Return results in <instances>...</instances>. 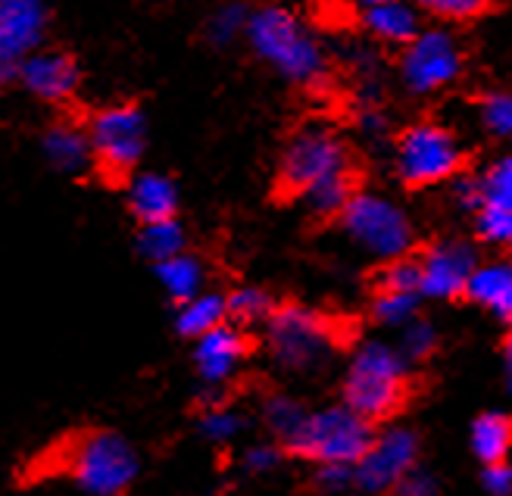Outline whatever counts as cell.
Instances as JSON below:
<instances>
[{"mask_svg": "<svg viewBox=\"0 0 512 496\" xmlns=\"http://www.w3.org/2000/svg\"><path fill=\"white\" fill-rule=\"evenodd\" d=\"M244 41L256 54V60L266 63L288 85L313 91L328 82L331 66L325 57V47L288 7L281 4L253 7Z\"/></svg>", "mask_w": 512, "mask_h": 496, "instance_id": "obj_1", "label": "cell"}, {"mask_svg": "<svg viewBox=\"0 0 512 496\" xmlns=\"http://www.w3.org/2000/svg\"><path fill=\"white\" fill-rule=\"evenodd\" d=\"M54 475L82 496H125L141 478V453L122 431L85 428L63 443Z\"/></svg>", "mask_w": 512, "mask_h": 496, "instance_id": "obj_2", "label": "cell"}, {"mask_svg": "<svg viewBox=\"0 0 512 496\" xmlns=\"http://www.w3.org/2000/svg\"><path fill=\"white\" fill-rule=\"evenodd\" d=\"M85 132L91 141L94 172L125 188V181L141 172V160L147 153L144 110L132 100L107 103L85 119Z\"/></svg>", "mask_w": 512, "mask_h": 496, "instance_id": "obj_3", "label": "cell"}, {"mask_svg": "<svg viewBox=\"0 0 512 496\" xmlns=\"http://www.w3.org/2000/svg\"><path fill=\"white\" fill-rule=\"evenodd\" d=\"M406 359L388 344H363L353 353L344 375V406L363 415L366 422H381L406 400Z\"/></svg>", "mask_w": 512, "mask_h": 496, "instance_id": "obj_4", "label": "cell"}, {"mask_svg": "<svg viewBox=\"0 0 512 496\" xmlns=\"http://www.w3.org/2000/svg\"><path fill=\"white\" fill-rule=\"evenodd\" d=\"M375 440L372 422L347 406H331L306 415L285 453L313 465H350L356 468Z\"/></svg>", "mask_w": 512, "mask_h": 496, "instance_id": "obj_5", "label": "cell"}, {"mask_svg": "<svg viewBox=\"0 0 512 496\" xmlns=\"http://www.w3.org/2000/svg\"><path fill=\"white\" fill-rule=\"evenodd\" d=\"M394 166L406 188H431L466 172V150L441 122H413L397 135Z\"/></svg>", "mask_w": 512, "mask_h": 496, "instance_id": "obj_6", "label": "cell"}, {"mask_svg": "<svg viewBox=\"0 0 512 496\" xmlns=\"http://www.w3.org/2000/svg\"><path fill=\"white\" fill-rule=\"evenodd\" d=\"M266 350L285 372H313L335 350V325L300 303H281L263 325Z\"/></svg>", "mask_w": 512, "mask_h": 496, "instance_id": "obj_7", "label": "cell"}, {"mask_svg": "<svg viewBox=\"0 0 512 496\" xmlns=\"http://www.w3.org/2000/svg\"><path fill=\"white\" fill-rule=\"evenodd\" d=\"M347 169H353L347 144L325 125H306L281 150L275 188L285 200H300L325 178Z\"/></svg>", "mask_w": 512, "mask_h": 496, "instance_id": "obj_8", "label": "cell"}, {"mask_svg": "<svg viewBox=\"0 0 512 496\" xmlns=\"http://www.w3.org/2000/svg\"><path fill=\"white\" fill-rule=\"evenodd\" d=\"M338 225L356 247H363L384 263L413 250V222L394 200L381 194L356 191L338 216Z\"/></svg>", "mask_w": 512, "mask_h": 496, "instance_id": "obj_9", "label": "cell"}, {"mask_svg": "<svg viewBox=\"0 0 512 496\" xmlns=\"http://www.w3.org/2000/svg\"><path fill=\"white\" fill-rule=\"evenodd\" d=\"M466 72V47L444 25H428L400 50V78L413 94H438Z\"/></svg>", "mask_w": 512, "mask_h": 496, "instance_id": "obj_10", "label": "cell"}, {"mask_svg": "<svg viewBox=\"0 0 512 496\" xmlns=\"http://www.w3.org/2000/svg\"><path fill=\"white\" fill-rule=\"evenodd\" d=\"M47 13L44 4L4 0L0 4V91L19 85V69L44 47Z\"/></svg>", "mask_w": 512, "mask_h": 496, "instance_id": "obj_11", "label": "cell"}, {"mask_svg": "<svg viewBox=\"0 0 512 496\" xmlns=\"http://www.w3.org/2000/svg\"><path fill=\"white\" fill-rule=\"evenodd\" d=\"M419 465V437L406 428H388L375 434L369 453L353 468L356 487L366 493L397 490V484Z\"/></svg>", "mask_w": 512, "mask_h": 496, "instance_id": "obj_12", "label": "cell"}, {"mask_svg": "<svg viewBox=\"0 0 512 496\" xmlns=\"http://www.w3.org/2000/svg\"><path fill=\"white\" fill-rule=\"evenodd\" d=\"M19 85L25 88V94H32L47 107H63V103L75 100L82 88V66L69 50L41 47L22 63Z\"/></svg>", "mask_w": 512, "mask_h": 496, "instance_id": "obj_13", "label": "cell"}, {"mask_svg": "<svg viewBox=\"0 0 512 496\" xmlns=\"http://www.w3.org/2000/svg\"><path fill=\"white\" fill-rule=\"evenodd\" d=\"M416 259L422 272V297L434 300H453L466 294L469 278L478 269L475 250L463 241H438Z\"/></svg>", "mask_w": 512, "mask_h": 496, "instance_id": "obj_14", "label": "cell"}, {"mask_svg": "<svg viewBox=\"0 0 512 496\" xmlns=\"http://www.w3.org/2000/svg\"><path fill=\"white\" fill-rule=\"evenodd\" d=\"M250 353V337L244 328L225 322L216 331L203 334L200 341H194L191 359H194V372L203 387H222L232 381L241 369V362Z\"/></svg>", "mask_w": 512, "mask_h": 496, "instance_id": "obj_15", "label": "cell"}, {"mask_svg": "<svg viewBox=\"0 0 512 496\" xmlns=\"http://www.w3.org/2000/svg\"><path fill=\"white\" fill-rule=\"evenodd\" d=\"M41 156L47 169H54L63 178H82L94 172V156H91L85 122H75V119L50 122L41 135Z\"/></svg>", "mask_w": 512, "mask_h": 496, "instance_id": "obj_16", "label": "cell"}, {"mask_svg": "<svg viewBox=\"0 0 512 496\" xmlns=\"http://www.w3.org/2000/svg\"><path fill=\"white\" fill-rule=\"evenodd\" d=\"M125 210L138 225L178 219V185L166 172L141 169L125 181Z\"/></svg>", "mask_w": 512, "mask_h": 496, "instance_id": "obj_17", "label": "cell"}, {"mask_svg": "<svg viewBox=\"0 0 512 496\" xmlns=\"http://www.w3.org/2000/svg\"><path fill=\"white\" fill-rule=\"evenodd\" d=\"M422 19L425 16L416 10L413 0H388V4H378L360 13V25L369 32V38L400 50L425 29Z\"/></svg>", "mask_w": 512, "mask_h": 496, "instance_id": "obj_18", "label": "cell"}, {"mask_svg": "<svg viewBox=\"0 0 512 496\" xmlns=\"http://www.w3.org/2000/svg\"><path fill=\"white\" fill-rule=\"evenodd\" d=\"M466 297L484 306L500 322L512 325V263L478 266L469 278Z\"/></svg>", "mask_w": 512, "mask_h": 496, "instance_id": "obj_19", "label": "cell"}, {"mask_svg": "<svg viewBox=\"0 0 512 496\" xmlns=\"http://www.w3.org/2000/svg\"><path fill=\"white\" fill-rule=\"evenodd\" d=\"M228 322V303H225V294L222 291H213L207 287L203 294L178 303L175 306V316H172V325L175 331L185 337V341H200L203 334L216 331L219 325Z\"/></svg>", "mask_w": 512, "mask_h": 496, "instance_id": "obj_20", "label": "cell"}, {"mask_svg": "<svg viewBox=\"0 0 512 496\" xmlns=\"http://www.w3.org/2000/svg\"><path fill=\"white\" fill-rule=\"evenodd\" d=\"M153 278H157L163 294L172 300V306L207 291V266H203V259L191 250L166 259L160 266H153Z\"/></svg>", "mask_w": 512, "mask_h": 496, "instance_id": "obj_21", "label": "cell"}, {"mask_svg": "<svg viewBox=\"0 0 512 496\" xmlns=\"http://www.w3.org/2000/svg\"><path fill=\"white\" fill-rule=\"evenodd\" d=\"M135 250L141 259H147L150 269L166 263V259L178 256L188 250V231L178 219H166V222H150V225H138L135 234Z\"/></svg>", "mask_w": 512, "mask_h": 496, "instance_id": "obj_22", "label": "cell"}, {"mask_svg": "<svg viewBox=\"0 0 512 496\" xmlns=\"http://www.w3.org/2000/svg\"><path fill=\"white\" fill-rule=\"evenodd\" d=\"M356 191H360V188H356V169H347L341 175L325 178L322 185L310 188L300 200H303L306 213H310V216H316V219H338Z\"/></svg>", "mask_w": 512, "mask_h": 496, "instance_id": "obj_23", "label": "cell"}, {"mask_svg": "<svg viewBox=\"0 0 512 496\" xmlns=\"http://www.w3.org/2000/svg\"><path fill=\"white\" fill-rule=\"evenodd\" d=\"M472 450L481 465L506 462L512 450V419L503 412H488L472 425Z\"/></svg>", "mask_w": 512, "mask_h": 496, "instance_id": "obj_24", "label": "cell"}, {"mask_svg": "<svg viewBox=\"0 0 512 496\" xmlns=\"http://www.w3.org/2000/svg\"><path fill=\"white\" fill-rule=\"evenodd\" d=\"M225 303H228V322L244 328V331L253 325H266L269 316L275 312V306H278L275 297L256 284L235 287L232 294H225Z\"/></svg>", "mask_w": 512, "mask_h": 496, "instance_id": "obj_25", "label": "cell"}, {"mask_svg": "<svg viewBox=\"0 0 512 496\" xmlns=\"http://www.w3.org/2000/svg\"><path fill=\"white\" fill-rule=\"evenodd\" d=\"M413 4L422 16L450 29V25H469L484 19L497 10L500 0H413Z\"/></svg>", "mask_w": 512, "mask_h": 496, "instance_id": "obj_26", "label": "cell"}, {"mask_svg": "<svg viewBox=\"0 0 512 496\" xmlns=\"http://www.w3.org/2000/svg\"><path fill=\"white\" fill-rule=\"evenodd\" d=\"M306 412L294 397H285V394H275L269 397V403L263 406V425L266 431L272 434L275 443H281V447H288L291 437L300 431V425L306 422Z\"/></svg>", "mask_w": 512, "mask_h": 496, "instance_id": "obj_27", "label": "cell"}, {"mask_svg": "<svg viewBox=\"0 0 512 496\" xmlns=\"http://www.w3.org/2000/svg\"><path fill=\"white\" fill-rule=\"evenodd\" d=\"M250 10L244 0H222V4L210 13L207 19V38L216 47H225L238 38L247 35V22H250Z\"/></svg>", "mask_w": 512, "mask_h": 496, "instance_id": "obj_28", "label": "cell"}, {"mask_svg": "<svg viewBox=\"0 0 512 496\" xmlns=\"http://www.w3.org/2000/svg\"><path fill=\"white\" fill-rule=\"evenodd\" d=\"M244 425H247V419L228 403L207 406V409H200V415H197V431L210 443H216V447H225V443L238 440Z\"/></svg>", "mask_w": 512, "mask_h": 496, "instance_id": "obj_29", "label": "cell"}, {"mask_svg": "<svg viewBox=\"0 0 512 496\" xmlns=\"http://www.w3.org/2000/svg\"><path fill=\"white\" fill-rule=\"evenodd\" d=\"M478 122L494 138H512V91H488L475 100Z\"/></svg>", "mask_w": 512, "mask_h": 496, "instance_id": "obj_30", "label": "cell"}, {"mask_svg": "<svg viewBox=\"0 0 512 496\" xmlns=\"http://www.w3.org/2000/svg\"><path fill=\"white\" fill-rule=\"evenodd\" d=\"M372 316L381 325L406 328L413 319H419V294H391L378 291L372 300Z\"/></svg>", "mask_w": 512, "mask_h": 496, "instance_id": "obj_31", "label": "cell"}, {"mask_svg": "<svg viewBox=\"0 0 512 496\" xmlns=\"http://www.w3.org/2000/svg\"><path fill=\"white\" fill-rule=\"evenodd\" d=\"M378 291H391V294H419V297H422L419 259H413V256L391 259V263L378 272Z\"/></svg>", "mask_w": 512, "mask_h": 496, "instance_id": "obj_32", "label": "cell"}, {"mask_svg": "<svg viewBox=\"0 0 512 496\" xmlns=\"http://www.w3.org/2000/svg\"><path fill=\"white\" fill-rule=\"evenodd\" d=\"M478 181H481V200L484 203L506 206V210H512V156L497 160L488 172L478 175Z\"/></svg>", "mask_w": 512, "mask_h": 496, "instance_id": "obj_33", "label": "cell"}, {"mask_svg": "<svg viewBox=\"0 0 512 496\" xmlns=\"http://www.w3.org/2000/svg\"><path fill=\"white\" fill-rule=\"evenodd\" d=\"M475 225H478V234L488 244L512 250V210H506V206L484 203L481 210L475 213Z\"/></svg>", "mask_w": 512, "mask_h": 496, "instance_id": "obj_34", "label": "cell"}, {"mask_svg": "<svg viewBox=\"0 0 512 496\" xmlns=\"http://www.w3.org/2000/svg\"><path fill=\"white\" fill-rule=\"evenodd\" d=\"M434 347H438V334H434V328L422 319H413L400 334V356L406 362L428 359L434 353Z\"/></svg>", "mask_w": 512, "mask_h": 496, "instance_id": "obj_35", "label": "cell"}, {"mask_svg": "<svg viewBox=\"0 0 512 496\" xmlns=\"http://www.w3.org/2000/svg\"><path fill=\"white\" fill-rule=\"evenodd\" d=\"M281 459H285V447L272 440V443H256V447L244 450L241 465L247 475H269L281 465Z\"/></svg>", "mask_w": 512, "mask_h": 496, "instance_id": "obj_36", "label": "cell"}, {"mask_svg": "<svg viewBox=\"0 0 512 496\" xmlns=\"http://www.w3.org/2000/svg\"><path fill=\"white\" fill-rule=\"evenodd\" d=\"M353 475H356V472H353L350 465H316L313 481H316V487L325 490V493H338V490L356 484Z\"/></svg>", "mask_w": 512, "mask_h": 496, "instance_id": "obj_37", "label": "cell"}, {"mask_svg": "<svg viewBox=\"0 0 512 496\" xmlns=\"http://www.w3.org/2000/svg\"><path fill=\"white\" fill-rule=\"evenodd\" d=\"M481 484L494 496H509L512 493V465L509 462H497V465H484Z\"/></svg>", "mask_w": 512, "mask_h": 496, "instance_id": "obj_38", "label": "cell"}, {"mask_svg": "<svg viewBox=\"0 0 512 496\" xmlns=\"http://www.w3.org/2000/svg\"><path fill=\"white\" fill-rule=\"evenodd\" d=\"M397 493L400 496H438V481H434L428 472L416 465L413 472H409L400 484H397Z\"/></svg>", "mask_w": 512, "mask_h": 496, "instance_id": "obj_39", "label": "cell"}, {"mask_svg": "<svg viewBox=\"0 0 512 496\" xmlns=\"http://www.w3.org/2000/svg\"><path fill=\"white\" fill-rule=\"evenodd\" d=\"M503 359H506V384L512 390V331L506 334V344H503Z\"/></svg>", "mask_w": 512, "mask_h": 496, "instance_id": "obj_40", "label": "cell"}, {"mask_svg": "<svg viewBox=\"0 0 512 496\" xmlns=\"http://www.w3.org/2000/svg\"><path fill=\"white\" fill-rule=\"evenodd\" d=\"M353 7H360V13L363 10H372V7H378V4H388V0H350Z\"/></svg>", "mask_w": 512, "mask_h": 496, "instance_id": "obj_41", "label": "cell"}, {"mask_svg": "<svg viewBox=\"0 0 512 496\" xmlns=\"http://www.w3.org/2000/svg\"><path fill=\"white\" fill-rule=\"evenodd\" d=\"M25 4H44V0H25Z\"/></svg>", "mask_w": 512, "mask_h": 496, "instance_id": "obj_42", "label": "cell"}, {"mask_svg": "<svg viewBox=\"0 0 512 496\" xmlns=\"http://www.w3.org/2000/svg\"><path fill=\"white\" fill-rule=\"evenodd\" d=\"M0 4H4V0H0Z\"/></svg>", "mask_w": 512, "mask_h": 496, "instance_id": "obj_43", "label": "cell"}]
</instances>
